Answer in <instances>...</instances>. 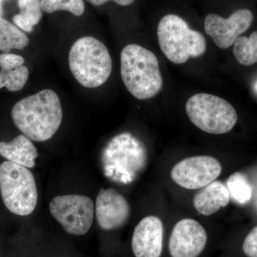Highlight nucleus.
Instances as JSON below:
<instances>
[{"label": "nucleus", "instance_id": "obj_20", "mask_svg": "<svg viewBox=\"0 0 257 257\" xmlns=\"http://www.w3.org/2000/svg\"><path fill=\"white\" fill-rule=\"evenodd\" d=\"M29 69L21 66L12 70L0 71V89L6 87L10 92H18L23 89L29 79Z\"/></svg>", "mask_w": 257, "mask_h": 257}, {"label": "nucleus", "instance_id": "obj_17", "mask_svg": "<svg viewBox=\"0 0 257 257\" xmlns=\"http://www.w3.org/2000/svg\"><path fill=\"white\" fill-rule=\"evenodd\" d=\"M30 43L29 37L8 20L0 17V51L24 50Z\"/></svg>", "mask_w": 257, "mask_h": 257}, {"label": "nucleus", "instance_id": "obj_12", "mask_svg": "<svg viewBox=\"0 0 257 257\" xmlns=\"http://www.w3.org/2000/svg\"><path fill=\"white\" fill-rule=\"evenodd\" d=\"M95 214L101 229L111 231L127 221L130 215V204L114 189H101L96 199Z\"/></svg>", "mask_w": 257, "mask_h": 257}, {"label": "nucleus", "instance_id": "obj_11", "mask_svg": "<svg viewBox=\"0 0 257 257\" xmlns=\"http://www.w3.org/2000/svg\"><path fill=\"white\" fill-rule=\"evenodd\" d=\"M207 235L198 221L183 219L176 224L171 234L169 250L172 257H197L205 248Z\"/></svg>", "mask_w": 257, "mask_h": 257}, {"label": "nucleus", "instance_id": "obj_21", "mask_svg": "<svg viewBox=\"0 0 257 257\" xmlns=\"http://www.w3.org/2000/svg\"><path fill=\"white\" fill-rule=\"evenodd\" d=\"M42 9L48 14L67 11L79 17L84 12V0H41Z\"/></svg>", "mask_w": 257, "mask_h": 257}, {"label": "nucleus", "instance_id": "obj_18", "mask_svg": "<svg viewBox=\"0 0 257 257\" xmlns=\"http://www.w3.org/2000/svg\"><path fill=\"white\" fill-rule=\"evenodd\" d=\"M234 55L239 64L250 66L257 62V31L249 37H239L234 44Z\"/></svg>", "mask_w": 257, "mask_h": 257}, {"label": "nucleus", "instance_id": "obj_16", "mask_svg": "<svg viewBox=\"0 0 257 257\" xmlns=\"http://www.w3.org/2000/svg\"><path fill=\"white\" fill-rule=\"evenodd\" d=\"M18 2L20 13L15 15L13 22L18 28L30 33L42 19L43 10L41 0H18Z\"/></svg>", "mask_w": 257, "mask_h": 257}, {"label": "nucleus", "instance_id": "obj_4", "mask_svg": "<svg viewBox=\"0 0 257 257\" xmlns=\"http://www.w3.org/2000/svg\"><path fill=\"white\" fill-rule=\"evenodd\" d=\"M157 37L164 55L175 64L186 63L189 57H200L207 50L202 34L191 30L178 15H167L160 20Z\"/></svg>", "mask_w": 257, "mask_h": 257}, {"label": "nucleus", "instance_id": "obj_26", "mask_svg": "<svg viewBox=\"0 0 257 257\" xmlns=\"http://www.w3.org/2000/svg\"><path fill=\"white\" fill-rule=\"evenodd\" d=\"M256 90H257V84H256Z\"/></svg>", "mask_w": 257, "mask_h": 257}, {"label": "nucleus", "instance_id": "obj_5", "mask_svg": "<svg viewBox=\"0 0 257 257\" xmlns=\"http://www.w3.org/2000/svg\"><path fill=\"white\" fill-rule=\"evenodd\" d=\"M0 193L7 209L28 216L37 207L38 192L35 177L27 167L6 161L0 165Z\"/></svg>", "mask_w": 257, "mask_h": 257}, {"label": "nucleus", "instance_id": "obj_8", "mask_svg": "<svg viewBox=\"0 0 257 257\" xmlns=\"http://www.w3.org/2000/svg\"><path fill=\"white\" fill-rule=\"evenodd\" d=\"M51 214L69 234L82 236L91 229L94 219L92 199L81 194H66L53 198Z\"/></svg>", "mask_w": 257, "mask_h": 257}, {"label": "nucleus", "instance_id": "obj_13", "mask_svg": "<svg viewBox=\"0 0 257 257\" xmlns=\"http://www.w3.org/2000/svg\"><path fill=\"white\" fill-rule=\"evenodd\" d=\"M163 224L158 217L149 216L137 225L132 239L136 257H160L163 243Z\"/></svg>", "mask_w": 257, "mask_h": 257}, {"label": "nucleus", "instance_id": "obj_25", "mask_svg": "<svg viewBox=\"0 0 257 257\" xmlns=\"http://www.w3.org/2000/svg\"><path fill=\"white\" fill-rule=\"evenodd\" d=\"M2 1H3V0H0V9L3 8V5H2Z\"/></svg>", "mask_w": 257, "mask_h": 257}, {"label": "nucleus", "instance_id": "obj_2", "mask_svg": "<svg viewBox=\"0 0 257 257\" xmlns=\"http://www.w3.org/2000/svg\"><path fill=\"white\" fill-rule=\"evenodd\" d=\"M120 73L128 92L141 100L160 92L163 79L157 56L140 45H126L120 56Z\"/></svg>", "mask_w": 257, "mask_h": 257}, {"label": "nucleus", "instance_id": "obj_23", "mask_svg": "<svg viewBox=\"0 0 257 257\" xmlns=\"http://www.w3.org/2000/svg\"><path fill=\"white\" fill-rule=\"evenodd\" d=\"M243 251L248 257H257V226L251 230L244 239Z\"/></svg>", "mask_w": 257, "mask_h": 257}, {"label": "nucleus", "instance_id": "obj_22", "mask_svg": "<svg viewBox=\"0 0 257 257\" xmlns=\"http://www.w3.org/2000/svg\"><path fill=\"white\" fill-rule=\"evenodd\" d=\"M25 60L22 56L15 54L5 53L0 55V67L3 70H12L21 67Z\"/></svg>", "mask_w": 257, "mask_h": 257}, {"label": "nucleus", "instance_id": "obj_7", "mask_svg": "<svg viewBox=\"0 0 257 257\" xmlns=\"http://www.w3.org/2000/svg\"><path fill=\"white\" fill-rule=\"evenodd\" d=\"M186 111L197 127L213 135L229 133L237 121L234 106L219 96L206 93L191 96L186 104Z\"/></svg>", "mask_w": 257, "mask_h": 257}, {"label": "nucleus", "instance_id": "obj_24", "mask_svg": "<svg viewBox=\"0 0 257 257\" xmlns=\"http://www.w3.org/2000/svg\"><path fill=\"white\" fill-rule=\"evenodd\" d=\"M87 1L94 6H101L109 2H114L120 6L126 7L133 5L135 0H87Z\"/></svg>", "mask_w": 257, "mask_h": 257}, {"label": "nucleus", "instance_id": "obj_19", "mask_svg": "<svg viewBox=\"0 0 257 257\" xmlns=\"http://www.w3.org/2000/svg\"><path fill=\"white\" fill-rule=\"evenodd\" d=\"M226 184L230 196L236 202L244 204L249 202L252 196V189L243 174L240 172L232 174L228 179Z\"/></svg>", "mask_w": 257, "mask_h": 257}, {"label": "nucleus", "instance_id": "obj_3", "mask_svg": "<svg viewBox=\"0 0 257 257\" xmlns=\"http://www.w3.org/2000/svg\"><path fill=\"white\" fill-rule=\"evenodd\" d=\"M68 63L72 75L82 87L103 85L112 71V60L102 42L90 36L81 37L71 47Z\"/></svg>", "mask_w": 257, "mask_h": 257}, {"label": "nucleus", "instance_id": "obj_15", "mask_svg": "<svg viewBox=\"0 0 257 257\" xmlns=\"http://www.w3.org/2000/svg\"><path fill=\"white\" fill-rule=\"evenodd\" d=\"M0 155L16 165L33 168L38 152L30 139L20 135L10 143L0 142Z\"/></svg>", "mask_w": 257, "mask_h": 257}, {"label": "nucleus", "instance_id": "obj_10", "mask_svg": "<svg viewBox=\"0 0 257 257\" xmlns=\"http://www.w3.org/2000/svg\"><path fill=\"white\" fill-rule=\"evenodd\" d=\"M253 20L252 13L247 9L237 10L229 18L209 14L204 20V30L216 46L225 50L234 45L240 35L247 31Z\"/></svg>", "mask_w": 257, "mask_h": 257}, {"label": "nucleus", "instance_id": "obj_1", "mask_svg": "<svg viewBox=\"0 0 257 257\" xmlns=\"http://www.w3.org/2000/svg\"><path fill=\"white\" fill-rule=\"evenodd\" d=\"M11 116L24 135L33 141L45 142L58 131L63 111L57 93L47 89L18 101Z\"/></svg>", "mask_w": 257, "mask_h": 257}, {"label": "nucleus", "instance_id": "obj_9", "mask_svg": "<svg viewBox=\"0 0 257 257\" xmlns=\"http://www.w3.org/2000/svg\"><path fill=\"white\" fill-rule=\"evenodd\" d=\"M221 165L210 156L189 157L179 162L171 172L172 180L187 189H197L215 181L221 175Z\"/></svg>", "mask_w": 257, "mask_h": 257}, {"label": "nucleus", "instance_id": "obj_14", "mask_svg": "<svg viewBox=\"0 0 257 257\" xmlns=\"http://www.w3.org/2000/svg\"><path fill=\"white\" fill-rule=\"evenodd\" d=\"M230 194L227 187L219 181L208 184L194 198L193 204L198 212L204 216L215 214L229 204Z\"/></svg>", "mask_w": 257, "mask_h": 257}, {"label": "nucleus", "instance_id": "obj_6", "mask_svg": "<svg viewBox=\"0 0 257 257\" xmlns=\"http://www.w3.org/2000/svg\"><path fill=\"white\" fill-rule=\"evenodd\" d=\"M106 171L115 180L130 183L146 166V148L141 141L130 133L116 135L104 151Z\"/></svg>", "mask_w": 257, "mask_h": 257}]
</instances>
